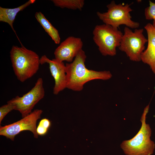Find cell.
<instances>
[{
	"instance_id": "6da1fadb",
	"label": "cell",
	"mask_w": 155,
	"mask_h": 155,
	"mask_svg": "<svg viewBox=\"0 0 155 155\" xmlns=\"http://www.w3.org/2000/svg\"><path fill=\"white\" fill-rule=\"evenodd\" d=\"M86 56L82 49L70 63L65 65L66 88L74 91L82 90L84 85L95 80H107L112 75L109 71H96L87 69L85 65Z\"/></svg>"
},
{
	"instance_id": "7a4b0ae2",
	"label": "cell",
	"mask_w": 155,
	"mask_h": 155,
	"mask_svg": "<svg viewBox=\"0 0 155 155\" xmlns=\"http://www.w3.org/2000/svg\"><path fill=\"white\" fill-rule=\"evenodd\" d=\"M10 56L14 73L21 82L32 77L39 69L40 63L39 55L23 45L21 47L13 46Z\"/></svg>"
},
{
	"instance_id": "3957f363",
	"label": "cell",
	"mask_w": 155,
	"mask_h": 155,
	"mask_svg": "<svg viewBox=\"0 0 155 155\" xmlns=\"http://www.w3.org/2000/svg\"><path fill=\"white\" fill-rule=\"evenodd\" d=\"M149 105L148 104L144 110L140 119L142 125L138 133L131 139L123 141L120 145L126 155H152L154 153L155 144L150 139L151 129L146 123Z\"/></svg>"
},
{
	"instance_id": "277c9868",
	"label": "cell",
	"mask_w": 155,
	"mask_h": 155,
	"mask_svg": "<svg viewBox=\"0 0 155 155\" xmlns=\"http://www.w3.org/2000/svg\"><path fill=\"white\" fill-rule=\"evenodd\" d=\"M94 41L104 56H113L120 46L123 33L118 29L105 24L96 26L93 31Z\"/></svg>"
},
{
	"instance_id": "5b68a950",
	"label": "cell",
	"mask_w": 155,
	"mask_h": 155,
	"mask_svg": "<svg viewBox=\"0 0 155 155\" xmlns=\"http://www.w3.org/2000/svg\"><path fill=\"white\" fill-rule=\"evenodd\" d=\"M131 4H117L114 1L106 5V12H97V15L104 24L110 25L114 28L118 29L119 26L125 25L126 27L137 29L140 23L133 21L130 12L132 9L130 7Z\"/></svg>"
},
{
	"instance_id": "8992f818",
	"label": "cell",
	"mask_w": 155,
	"mask_h": 155,
	"mask_svg": "<svg viewBox=\"0 0 155 155\" xmlns=\"http://www.w3.org/2000/svg\"><path fill=\"white\" fill-rule=\"evenodd\" d=\"M142 28L135 29L133 31L125 27L118 48L125 52L132 61H141L142 53L145 50V45L148 40L143 34Z\"/></svg>"
},
{
	"instance_id": "52a82bcc",
	"label": "cell",
	"mask_w": 155,
	"mask_h": 155,
	"mask_svg": "<svg viewBox=\"0 0 155 155\" xmlns=\"http://www.w3.org/2000/svg\"><path fill=\"white\" fill-rule=\"evenodd\" d=\"M44 95L43 79L39 78L34 87L28 92L22 96H16L7 103L12 104L14 110L18 111L23 118L32 112L35 105L43 98Z\"/></svg>"
},
{
	"instance_id": "ba28073f",
	"label": "cell",
	"mask_w": 155,
	"mask_h": 155,
	"mask_svg": "<svg viewBox=\"0 0 155 155\" xmlns=\"http://www.w3.org/2000/svg\"><path fill=\"white\" fill-rule=\"evenodd\" d=\"M42 112L41 109H36L19 121L5 126H0V135L13 141L15 136L21 131L28 130L33 133L35 138H37L36 124Z\"/></svg>"
},
{
	"instance_id": "9c48e42d",
	"label": "cell",
	"mask_w": 155,
	"mask_h": 155,
	"mask_svg": "<svg viewBox=\"0 0 155 155\" xmlns=\"http://www.w3.org/2000/svg\"><path fill=\"white\" fill-rule=\"evenodd\" d=\"M83 43L80 38L70 36L62 42L54 52L55 59L61 62H71L82 49Z\"/></svg>"
},
{
	"instance_id": "30bf717a",
	"label": "cell",
	"mask_w": 155,
	"mask_h": 155,
	"mask_svg": "<svg viewBox=\"0 0 155 155\" xmlns=\"http://www.w3.org/2000/svg\"><path fill=\"white\" fill-rule=\"evenodd\" d=\"M45 63L49 64L50 71L55 81L53 93L57 95L66 88L65 65L63 62L55 58L51 60L44 55L40 58V63L42 65Z\"/></svg>"
},
{
	"instance_id": "8fae6325",
	"label": "cell",
	"mask_w": 155,
	"mask_h": 155,
	"mask_svg": "<svg viewBox=\"0 0 155 155\" xmlns=\"http://www.w3.org/2000/svg\"><path fill=\"white\" fill-rule=\"evenodd\" d=\"M144 28L147 34L148 45L142 53L141 61L148 65L155 74V27L148 23Z\"/></svg>"
},
{
	"instance_id": "7c38bea8",
	"label": "cell",
	"mask_w": 155,
	"mask_h": 155,
	"mask_svg": "<svg viewBox=\"0 0 155 155\" xmlns=\"http://www.w3.org/2000/svg\"><path fill=\"white\" fill-rule=\"evenodd\" d=\"M35 1V0H30L23 5L13 8H5L0 7V21L8 24L17 36L13 24L17 13L34 3Z\"/></svg>"
},
{
	"instance_id": "4fadbf2b",
	"label": "cell",
	"mask_w": 155,
	"mask_h": 155,
	"mask_svg": "<svg viewBox=\"0 0 155 155\" xmlns=\"http://www.w3.org/2000/svg\"><path fill=\"white\" fill-rule=\"evenodd\" d=\"M35 16L37 21L54 42L57 44H59L61 39L57 29L52 25L41 12H36Z\"/></svg>"
},
{
	"instance_id": "5bb4252c",
	"label": "cell",
	"mask_w": 155,
	"mask_h": 155,
	"mask_svg": "<svg viewBox=\"0 0 155 155\" xmlns=\"http://www.w3.org/2000/svg\"><path fill=\"white\" fill-rule=\"evenodd\" d=\"M55 6L61 8L81 10L84 5V0H52Z\"/></svg>"
},
{
	"instance_id": "9a60e30c",
	"label": "cell",
	"mask_w": 155,
	"mask_h": 155,
	"mask_svg": "<svg viewBox=\"0 0 155 155\" xmlns=\"http://www.w3.org/2000/svg\"><path fill=\"white\" fill-rule=\"evenodd\" d=\"M51 125V122L48 119L44 118L41 119L36 128L38 135L41 136L45 135L47 133Z\"/></svg>"
},
{
	"instance_id": "2e32d148",
	"label": "cell",
	"mask_w": 155,
	"mask_h": 155,
	"mask_svg": "<svg viewBox=\"0 0 155 155\" xmlns=\"http://www.w3.org/2000/svg\"><path fill=\"white\" fill-rule=\"evenodd\" d=\"M144 15L147 20H153L152 25L155 27V2L149 1V5L144 10Z\"/></svg>"
},
{
	"instance_id": "e0dca14e",
	"label": "cell",
	"mask_w": 155,
	"mask_h": 155,
	"mask_svg": "<svg viewBox=\"0 0 155 155\" xmlns=\"http://www.w3.org/2000/svg\"><path fill=\"white\" fill-rule=\"evenodd\" d=\"M13 110H14L13 106L8 103L7 104L3 105L0 107V124L5 116Z\"/></svg>"
}]
</instances>
